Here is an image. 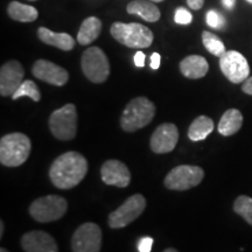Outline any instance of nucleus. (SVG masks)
Wrapping results in <instances>:
<instances>
[{
	"label": "nucleus",
	"mask_w": 252,
	"mask_h": 252,
	"mask_svg": "<svg viewBox=\"0 0 252 252\" xmlns=\"http://www.w3.org/2000/svg\"><path fill=\"white\" fill-rule=\"evenodd\" d=\"M88 161L81 153L70 151L56 158L49 169V178L56 188L71 189L86 178Z\"/></svg>",
	"instance_id": "obj_1"
},
{
	"label": "nucleus",
	"mask_w": 252,
	"mask_h": 252,
	"mask_svg": "<svg viewBox=\"0 0 252 252\" xmlns=\"http://www.w3.org/2000/svg\"><path fill=\"white\" fill-rule=\"evenodd\" d=\"M156 116V105L146 97H137L127 103L121 117V126L125 132H135L145 127Z\"/></svg>",
	"instance_id": "obj_2"
},
{
	"label": "nucleus",
	"mask_w": 252,
	"mask_h": 252,
	"mask_svg": "<svg viewBox=\"0 0 252 252\" xmlns=\"http://www.w3.org/2000/svg\"><path fill=\"white\" fill-rule=\"evenodd\" d=\"M31 139L20 132L8 133L0 139V162L6 167H18L26 162L31 154Z\"/></svg>",
	"instance_id": "obj_3"
},
{
	"label": "nucleus",
	"mask_w": 252,
	"mask_h": 252,
	"mask_svg": "<svg viewBox=\"0 0 252 252\" xmlns=\"http://www.w3.org/2000/svg\"><path fill=\"white\" fill-rule=\"evenodd\" d=\"M113 39L128 48H149L154 35L149 27L138 23H115L110 27Z\"/></svg>",
	"instance_id": "obj_4"
},
{
	"label": "nucleus",
	"mask_w": 252,
	"mask_h": 252,
	"mask_svg": "<svg viewBox=\"0 0 252 252\" xmlns=\"http://www.w3.org/2000/svg\"><path fill=\"white\" fill-rule=\"evenodd\" d=\"M49 130L56 139L71 140L77 132V110L74 104L69 103L55 110L49 117Z\"/></svg>",
	"instance_id": "obj_5"
},
{
	"label": "nucleus",
	"mask_w": 252,
	"mask_h": 252,
	"mask_svg": "<svg viewBox=\"0 0 252 252\" xmlns=\"http://www.w3.org/2000/svg\"><path fill=\"white\" fill-rule=\"evenodd\" d=\"M68 209V202L64 197L59 195H47L36 198L31 203L30 214L40 223L54 222L64 216Z\"/></svg>",
	"instance_id": "obj_6"
},
{
	"label": "nucleus",
	"mask_w": 252,
	"mask_h": 252,
	"mask_svg": "<svg viewBox=\"0 0 252 252\" xmlns=\"http://www.w3.org/2000/svg\"><path fill=\"white\" fill-rule=\"evenodd\" d=\"M81 67L84 76L93 83H103L110 75L109 59L99 47H90L84 50Z\"/></svg>",
	"instance_id": "obj_7"
},
{
	"label": "nucleus",
	"mask_w": 252,
	"mask_h": 252,
	"mask_svg": "<svg viewBox=\"0 0 252 252\" xmlns=\"http://www.w3.org/2000/svg\"><path fill=\"white\" fill-rule=\"evenodd\" d=\"M146 208V198L141 194H134L126 198L125 202L117 209L110 213L108 223L112 229L125 228L144 213Z\"/></svg>",
	"instance_id": "obj_8"
},
{
	"label": "nucleus",
	"mask_w": 252,
	"mask_h": 252,
	"mask_svg": "<svg viewBox=\"0 0 252 252\" xmlns=\"http://www.w3.org/2000/svg\"><path fill=\"white\" fill-rule=\"evenodd\" d=\"M204 171L198 166L181 165L166 175L163 184L171 190H188L202 182Z\"/></svg>",
	"instance_id": "obj_9"
},
{
	"label": "nucleus",
	"mask_w": 252,
	"mask_h": 252,
	"mask_svg": "<svg viewBox=\"0 0 252 252\" xmlns=\"http://www.w3.org/2000/svg\"><path fill=\"white\" fill-rule=\"evenodd\" d=\"M102 248V230L96 223H83L71 237L72 252H99Z\"/></svg>",
	"instance_id": "obj_10"
},
{
	"label": "nucleus",
	"mask_w": 252,
	"mask_h": 252,
	"mask_svg": "<svg viewBox=\"0 0 252 252\" xmlns=\"http://www.w3.org/2000/svg\"><path fill=\"white\" fill-rule=\"evenodd\" d=\"M220 68L223 75L231 82L239 84L247 81L250 75V65L239 52L229 50L220 58Z\"/></svg>",
	"instance_id": "obj_11"
},
{
	"label": "nucleus",
	"mask_w": 252,
	"mask_h": 252,
	"mask_svg": "<svg viewBox=\"0 0 252 252\" xmlns=\"http://www.w3.org/2000/svg\"><path fill=\"white\" fill-rule=\"evenodd\" d=\"M25 76L24 67L15 60L6 62L0 69V94L2 97L12 96L23 84Z\"/></svg>",
	"instance_id": "obj_12"
},
{
	"label": "nucleus",
	"mask_w": 252,
	"mask_h": 252,
	"mask_svg": "<svg viewBox=\"0 0 252 252\" xmlns=\"http://www.w3.org/2000/svg\"><path fill=\"white\" fill-rule=\"evenodd\" d=\"M179 140V130L175 124L165 123L159 125L151 137V150L154 153H169L175 149Z\"/></svg>",
	"instance_id": "obj_13"
},
{
	"label": "nucleus",
	"mask_w": 252,
	"mask_h": 252,
	"mask_svg": "<svg viewBox=\"0 0 252 252\" xmlns=\"http://www.w3.org/2000/svg\"><path fill=\"white\" fill-rule=\"evenodd\" d=\"M32 72L37 80L55 87H63L69 80V74L64 68L47 60H37L32 67Z\"/></svg>",
	"instance_id": "obj_14"
},
{
	"label": "nucleus",
	"mask_w": 252,
	"mask_h": 252,
	"mask_svg": "<svg viewBox=\"0 0 252 252\" xmlns=\"http://www.w3.org/2000/svg\"><path fill=\"white\" fill-rule=\"evenodd\" d=\"M100 178L105 185L125 188L131 182V173L124 162L119 160H108L100 168Z\"/></svg>",
	"instance_id": "obj_15"
},
{
	"label": "nucleus",
	"mask_w": 252,
	"mask_h": 252,
	"mask_svg": "<svg viewBox=\"0 0 252 252\" xmlns=\"http://www.w3.org/2000/svg\"><path fill=\"white\" fill-rule=\"evenodd\" d=\"M21 247L26 252H59L53 236L41 230H33L21 237Z\"/></svg>",
	"instance_id": "obj_16"
},
{
	"label": "nucleus",
	"mask_w": 252,
	"mask_h": 252,
	"mask_svg": "<svg viewBox=\"0 0 252 252\" xmlns=\"http://www.w3.org/2000/svg\"><path fill=\"white\" fill-rule=\"evenodd\" d=\"M180 71L185 77L189 80H198L207 75L209 70V64L203 56L189 55L180 62Z\"/></svg>",
	"instance_id": "obj_17"
},
{
	"label": "nucleus",
	"mask_w": 252,
	"mask_h": 252,
	"mask_svg": "<svg viewBox=\"0 0 252 252\" xmlns=\"http://www.w3.org/2000/svg\"><path fill=\"white\" fill-rule=\"evenodd\" d=\"M37 36L46 45L56 47V48L69 52L75 47V40L67 33H55L47 27H40L37 30Z\"/></svg>",
	"instance_id": "obj_18"
},
{
	"label": "nucleus",
	"mask_w": 252,
	"mask_h": 252,
	"mask_svg": "<svg viewBox=\"0 0 252 252\" xmlns=\"http://www.w3.org/2000/svg\"><path fill=\"white\" fill-rule=\"evenodd\" d=\"M126 11L128 14L138 15L149 23H157L161 17L159 7L151 0H133L128 2Z\"/></svg>",
	"instance_id": "obj_19"
},
{
	"label": "nucleus",
	"mask_w": 252,
	"mask_h": 252,
	"mask_svg": "<svg viewBox=\"0 0 252 252\" xmlns=\"http://www.w3.org/2000/svg\"><path fill=\"white\" fill-rule=\"evenodd\" d=\"M243 125V115L237 109H229L220 119L217 130L224 137H230L241 130Z\"/></svg>",
	"instance_id": "obj_20"
},
{
	"label": "nucleus",
	"mask_w": 252,
	"mask_h": 252,
	"mask_svg": "<svg viewBox=\"0 0 252 252\" xmlns=\"http://www.w3.org/2000/svg\"><path fill=\"white\" fill-rule=\"evenodd\" d=\"M102 32V21L96 17L84 19L77 33V41L82 46H88L93 43Z\"/></svg>",
	"instance_id": "obj_21"
},
{
	"label": "nucleus",
	"mask_w": 252,
	"mask_h": 252,
	"mask_svg": "<svg viewBox=\"0 0 252 252\" xmlns=\"http://www.w3.org/2000/svg\"><path fill=\"white\" fill-rule=\"evenodd\" d=\"M7 13L9 18L20 23H33L39 17V12L35 7L25 5L23 2L12 1L8 4Z\"/></svg>",
	"instance_id": "obj_22"
},
{
	"label": "nucleus",
	"mask_w": 252,
	"mask_h": 252,
	"mask_svg": "<svg viewBox=\"0 0 252 252\" xmlns=\"http://www.w3.org/2000/svg\"><path fill=\"white\" fill-rule=\"evenodd\" d=\"M214 131V122L207 116H198L188 128V138L191 141H201Z\"/></svg>",
	"instance_id": "obj_23"
},
{
	"label": "nucleus",
	"mask_w": 252,
	"mask_h": 252,
	"mask_svg": "<svg viewBox=\"0 0 252 252\" xmlns=\"http://www.w3.org/2000/svg\"><path fill=\"white\" fill-rule=\"evenodd\" d=\"M202 42L208 52L214 56H217V58H220L226 52L225 46L222 42V40L215 35V34L210 33L208 31H204L202 33Z\"/></svg>",
	"instance_id": "obj_24"
},
{
	"label": "nucleus",
	"mask_w": 252,
	"mask_h": 252,
	"mask_svg": "<svg viewBox=\"0 0 252 252\" xmlns=\"http://www.w3.org/2000/svg\"><path fill=\"white\" fill-rule=\"evenodd\" d=\"M11 97L13 100L20 98V97H30L34 102H39L41 99V93L33 81L26 80L23 82V84L18 88V90Z\"/></svg>",
	"instance_id": "obj_25"
},
{
	"label": "nucleus",
	"mask_w": 252,
	"mask_h": 252,
	"mask_svg": "<svg viewBox=\"0 0 252 252\" xmlns=\"http://www.w3.org/2000/svg\"><path fill=\"white\" fill-rule=\"evenodd\" d=\"M234 212L243 217L244 220L252 225V198L248 195H241L236 198L234 203Z\"/></svg>",
	"instance_id": "obj_26"
},
{
	"label": "nucleus",
	"mask_w": 252,
	"mask_h": 252,
	"mask_svg": "<svg viewBox=\"0 0 252 252\" xmlns=\"http://www.w3.org/2000/svg\"><path fill=\"white\" fill-rule=\"evenodd\" d=\"M207 24L208 26L215 28V30H222L225 25V20L224 17L215 9H210L207 13Z\"/></svg>",
	"instance_id": "obj_27"
},
{
	"label": "nucleus",
	"mask_w": 252,
	"mask_h": 252,
	"mask_svg": "<svg viewBox=\"0 0 252 252\" xmlns=\"http://www.w3.org/2000/svg\"><path fill=\"white\" fill-rule=\"evenodd\" d=\"M174 20L175 23L179 25H189L193 21V15H191V13L187 8L179 7L175 11Z\"/></svg>",
	"instance_id": "obj_28"
},
{
	"label": "nucleus",
	"mask_w": 252,
	"mask_h": 252,
	"mask_svg": "<svg viewBox=\"0 0 252 252\" xmlns=\"http://www.w3.org/2000/svg\"><path fill=\"white\" fill-rule=\"evenodd\" d=\"M153 238L150 237V236H145V237H141L137 243L138 252H151L152 251L153 247Z\"/></svg>",
	"instance_id": "obj_29"
},
{
	"label": "nucleus",
	"mask_w": 252,
	"mask_h": 252,
	"mask_svg": "<svg viewBox=\"0 0 252 252\" xmlns=\"http://www.w3.org/2000/svg\"><path fill=\"white\" fill-rule=\"evenodd\" d=\"M145 60H146V55L144 54L143 52H137L135 53V55H134V64L137 65V67H139V68H141V67H144L145 65Z\"/></svg>",
	"instance_id": "obj_30"
},
{
	"label": "nucleus",
	"mask_w": 252,
	"mask_h": 252,
	"mask_svg": "<svg viewBox=\"0 0 252 252\" xmlns=\"http://www.w3.org/2000/svg\"><path fill=\"white\" fill-rule=\"evenodd\" d=\"M160 61H161V56H160L159 53H153L152 56H151V68L157 70L160 67Z\"/></svg>",
	"instance_id": "obj_31"
},
{
	"label": "nucleus",
	"mask_w": 252,
	"mask_h": 252,
	"mask_svg": "<svg viewBox=\"0 0 252 252\" xmlns=\"http://www.w3.org/2000/svg\"><path fill=\"white\" fill-rule=\"evenodd\" d=\"M187 4L191 9H195V11H198L203 7L204 0H187Z\"/></svg>",
	"instance_id": "obj_32"
},
{
	"label": "nucleus",
	"mask_w": 252,
	"mask_h": 252,
	"mask_svg": "<svg viewBox=\"0 0 252 252\" xmlns=\"http://www.w3.org/2000/svg\"><path fill=\"white\" fill-rule=\"evenodd\" d=\"M242 90H243V93L252 96V76H250L247 81L243 82V86H242Z\"/></svg>",
	"instance_id": "obj_33"
},
{
	"label": "nucleus",
	"mask_w": 252,
	"mask_h": 252,
	"mask_svg": "<svg viewBox=\"0 0 252 252\" xmlns=\"http://www.w3.org/2000/svg\"><path fill=\"white\" fill-rule=\"evenodd\" d=\"M222 4L226 9H230V11H231V9H234L235 7L236 0H222Z\"/></svg>",
	"instance_id": "obj_34"
},
{
	"label": "nucleus",
	"mask_w": 252,
	"mask_h": 252,
	"mask_svg": "<svg viewBox=\"0 0 252 252\" xmlns=\"http://www.w3.org/2000/svg\"><path fill=\"white\" fill-rule=\"evenodd\" d=\"M4 230H5L4 222H2V220H0V238H2V236H4Z\"/></svg>",
	"instance_id": "obj_35"
},
{
	"label": "nucleus",
	"mask_w": 252,
	"mask_h": 252,
	"mask_svg": "<svg viewBox=\"0 0 252 252\" xmlns=\"http://www.w3.org/2000/svg\"><path fill=\"white\" fill-rule=\"evenodd\" d=\"M163 252H179V251L175 250V249H173V248H168V249H166Z\"/></svg>",
	"instance_id": "obj_36"
},
{
	"label": "nucleus",
	"mask_w": 252,
	"mask_h": 252,
	"mask_svg": "<svg viewBox=\"0 0 252 252\" xmlns=\"http://www.w3.org/2000/svg\"><path fill=\"white\" fill-rule=\"evenodd\" d=\"M0 252H9V251L6 250L5 248H1V249H0Z\"/></svg>",
	"instance_id": "obj_37"
},
{
	"label": "nucleus",
	"mask_w": 252,
	"mask_h": 252,
	"mask_svg": "<svg viewBox=\"0 0 252 252\" xmlns=\"http://www.w3.org/2000/svg\"><path fill=\"white\" fill-rule=\"evenodd\" d=\"M151 1H153V2H161V1H163V0H151Z\"/></svg>",
	"instance_id": "obj_38"
},
{
	"label": "nucleus",
	"mask_w": 252,
	"mask_h": 252,
	"mask_svg": "<svg viewBox=\"0 0 252 252\" xmlns=\"http://www.w3.org/2000/svg\"><path fill=\"white\" fill-rule=\"evenodd\" d=\"M247 1L249 2V4H252V0H247Z\"/></svg>",
	"instance_id": "obj_39"
},
{
	"label": "nucleus",
	"mask_w": 252,
	"mask_h": 252,
	"mask_svg": "<svg viewBox=\"0 0 252 252\" xmlns=\"http://www.w3.org/2000/svg\"><path fill=\"white\" fill-rule=\"evenodd\" d=\"M30 1H36V0H30Z\"/></svg>",
	"instance_id": "obj_40"
}]
</instances>
